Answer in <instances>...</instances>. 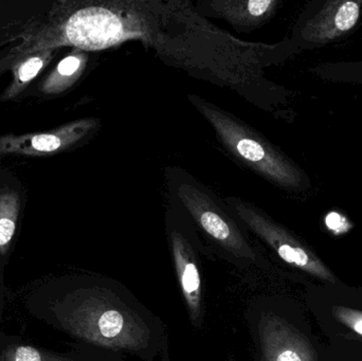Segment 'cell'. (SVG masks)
<instances>
[{
    "label": "cell",
    "instance_id": "7",
    "mask_svg": "<svg viewBox=\"0 0 362 361\" xmlns=\"http://www.w3.org/2000/svg\"><path fill=\"white\" fill-rule=\"evenodd\" d=\"M223 203L243 228L263 242L283 262L312 277L336 283L335 276L314 250L261 208L235 196L226 197Z\"/></svg>",
    "mask_w": 362,
    "mask_h": 361
},
{
    "label": "cell",
    "instance_id": "10",
    "mask_svg": "<svg viewBox=\"0 0 362 361\" xmlns=\"http://www.w3.org/2000/svg\"><path fill=\"white\" fill-rule=\"evenodd\" d=\"M71 350L57 352L45 349L19 335L8 334L0 329V361H127L121 354L87 345H70Z\"/></svg>",
    "mask_w": 362,
    "mask_h": 361
},
{
    "label": "cell",
    "instance_id": "14",
    "mask_svg": "<svg viewBox=\"0 0 362 361\" xmlns=\"http://www.w3.org/2000/svg\"><path fill=\"white\" fill-rule=\"evenodd\" d=\"M51 49L29 53L25 59L17 61L12 68L13 78L10 87L4 93V99H12L21 93L33 78L48 65L53 57Z\"/></svg>",
    "mask_w": 362,
    "mask_h": 361
},
{
    "label": "cell",
    "instance_id": "12",
    "mask_svg": "<svg viewBox=\"0 0 362 361\" xmlns=\"http://www.w3.org/2000/svg\"><path fill=\"white\" fill-rule=\"evenodd\" d=\"M21 199L12 190L0 191V271L8 267L18 227Z\"/></svg>",
    "mask_w": 362,
    "mask_h": 361
},
{
    "label": "cell",
    "instance_id": "11",
    "mask_svg": "<svg viewBox=\"0 0 362 361\" xmlns=\"http://www.w3.org/2000/svg\"><path fill=\"white\" fill-rule=\"evenodd\" d=\"M280 4L278 0H204L195 6L204 18L223 19L236 31L247 33L269 23Z\"/></svg>",
    "mask_w": 362,
    "mask_h": 361
},
{
    "label": "cell",
    "instance_id": "1",
    "mask_svg": "<svg viewBox=\"0 0 362 361\" xmlns=\"http://www.w3.org/2000/svg\"><path fill=\"white\" fill-rule=\"evenodd\" d=\"M129 40H139L168 65L229 87L268 112L280 114L288 108V90L267 80L265 70L300 53L289 36L276 44L238 40L215 27L189 1L65 2L23 46L28 52L62 46L87 52Z\"/></svg>",
    "mask_w": 362,
    "mask_h": 361
},
{
    "label": "cell",
    "instance_id": "3",
    "mask_svg": "<svg viewBox=\"0 0 362 361\" xmlns=\"http://www.w3.org/2000/svg\"><path fill=\"white\" fill-rule=\"evenodd\" d=\"M172 207L193 225L200 237L240 271L264 268L265 260L251 243L249 233L232 215L223 201L206 186L180 167L165 171Z\"/></svg>",
    "mask_w": 362,
    "mask_h": 361
},
{
    "label": "cell",
    "instance_id": "8",
    "mask_svg": "<svg viewBox=\"0 0 362 361\" xmlns=\"http://www.w3.org/2000/svg\"><path fill=\"white\" fill-rule=\"evenodd\" d=\"M362 0H314L306 4L289 35L299 52L323 48L354 33Z\"/></svg>",
    "mask_w": 362,
    "mask_h": 361
},
{
    "label": "cell",
    "instance_id": "5",
    "mask_svg": "<svg viewBox=\"0 0 362 361\" xmlns=\"http://www.w3.org/2000/svg\"><path fill=\"white\" fill-rule=\"evenodd\" d=\"M245 321L257 361H317L308 337L272 301L251 299Z\"/></svg>",
    "mask_w": 362,
    "mask_h": 361
},
{
    "label": "cell",
    "instance_id": "16",
    "mask_svg": "<svg viewBox=\"0 0 362 361\" xmlns=\"http://www.w3.org/2000/svg\"><path fill=\"white\" fill-rule=\"evenodd\" d=\"M333 315L340 324L362 336V312L346 307H334Z\"/></svg>",
    "mask_w": 362,
    "mask_h": 361
},
{
    "label": "cell",
    "instance_id": "15",
    "mask_svg": "<svg viewBox=\"0 0 362 361\" xmlns=\"http://www.w3.org/2000/svg\"><path fill=\"white\" fill-rule=\"evenodd\" d=\"M310 71L325 82L362 85V57L352 61H323L310 68Z\"/></svg>",
    "mask_w": 362,
    "mask_h": 361
},
{
    "label": "cell",
    "instance_id": "17",
    "mask_svg": "<svg viewBox=\"0 0 362 361\" xmlns=\"http://www.w3.org/2000/svg\"><path fill=\"white\" fill-rule=\"evenodd\" d=\"M6 288L4 285V273L0 271V324L4 317V304H6Z\"/></svg>",
    "mask_w": 362,
    "mask_h": 361
},
{
    "label": "cell",
    "instance_id": "2",
    "mask_svg": "<svg viewBox=\"0 0 362 361\" xmlns=\"http://www.w3.org/2000/svg\"><path fill=\"white\" fill-rule=\"evenodd\" d=\"M34 319L74 343L142 361H170L165 322L124 284L95 273L49 275L21 292Z\"/></svg>",
    "mask_w": 362,
    "mask_h": 361
},
{
    "label": "cell",
    "instance_id": "9",
    "mask_svg": "<svg viewBox=\"0 0 362 361\" xmlns=\"http://www.w3.org/2000/svg\"><path fill=\"white\" fill-rule=\"evenodd\" d=\"M100 120L85 118L45 133L0 137V155L44 156L64 152L88 140L99 131Z\"/></svg>",
    "mask_w": 362,
    "mask_h": 361
},
{
    "label": "cell",
    "instance_id": "13",
    "mask_svg": "<svg viewBox=\"0 0 362 361\" xmlns=\"http://www.w3.org/2000/svg\"><path fill=\"white\" fill-rule=\"evenodd\" d=\"M88 63V54L74 48L69 55L62 59L54 71L42 83V91L47 95H59L76 84L84 73Z\"/></svg>",
    "mask_w": 362,
    "mask_h": 361
},
{
    "label": "cell",
    "instance_id": "18",
    "mask_svg": "<svg viewBox=\"0 0 362 361\" xmlns=\"http://www.w3.org/2000/svg\"><path fill=\"white\" fill-rule=\"evenodd\" d=\"M226 361H236L235 357L233 355L228 356L227 360Z\"/></svg>",
    "mask_w": 362,
    "mask_h": 361
},
{
    "label": "cell",
    "instance_id": "4",
    "mask_svg": "<svg viewBox=\"0 0 362 361\" xmlns=\"http://www.w3.org/2000/svg\"><path fill=\"white\" fill-rule=\"evenodd\" d=\"M189 100L208 121L217 139L233 159L288 194L312 192L314 186L308 173L267 138L234 114L198 95H189Z\"/></svg>",
    "mask_w": 362,
    "mask_h": 361
},
{
    "label": "cell",
    "instance_id": "6",
    "mask_svg": "<svg viewBox=\"0 0 362 361\" xmlns=\"http://www.w3.org/2000/svg\"><path fill=\"white\" fill-rule=\"evenodd\" d=\"M165 235L189 324L200 331L206 319L200 254H206V249L191 222L173 207L165 215Z\"/></svg>",
    "mask_w": 362,
    "mask_h": 361
}]
</instances>
